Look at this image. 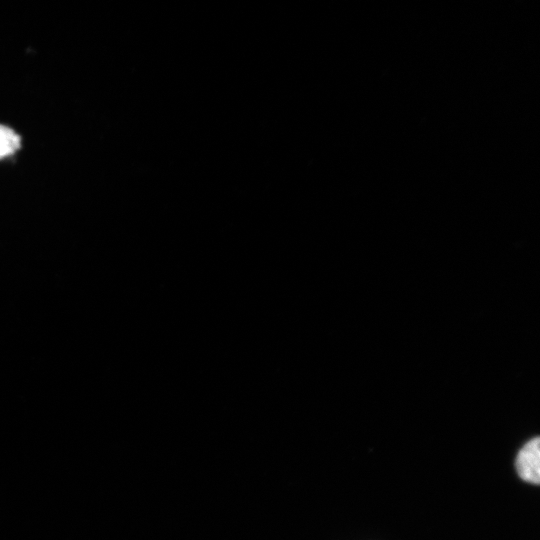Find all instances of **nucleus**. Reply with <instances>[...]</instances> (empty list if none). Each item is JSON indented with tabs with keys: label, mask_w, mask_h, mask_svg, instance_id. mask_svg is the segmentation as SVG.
I'll return each instance as SVG.
<instances>
[{
	"label": "nucleus",
	"mask_w": 540,
	"mask_h": 540,
	"mask_svg": "<svg viewBox=\"0 0 540 540\" xmlns=\"http://www.w3.org/2000/svg\"><path fill=\"white\" fill-rule=\"evenodd\" d=\"M20 147V137L12 129L0 125V158L12 154Z\"/></svg>",
	"instance_id": "2"
},
{
	"label": "nucleus",
	"mask_w": 540,
	"mask_h": 540,
	"mask_svg": "<svg viewBox=\"0 0 540 540\" xmlns=\"http://www.w3.org/2000/svg\"><path fill=\"white\" fill-rule=\"evenodd\" d=\"M516 470L519 477L527 482H540V438L529 440L518 452Z\"/></svg>",
	"instance_id": "1"
}]
</instances>
